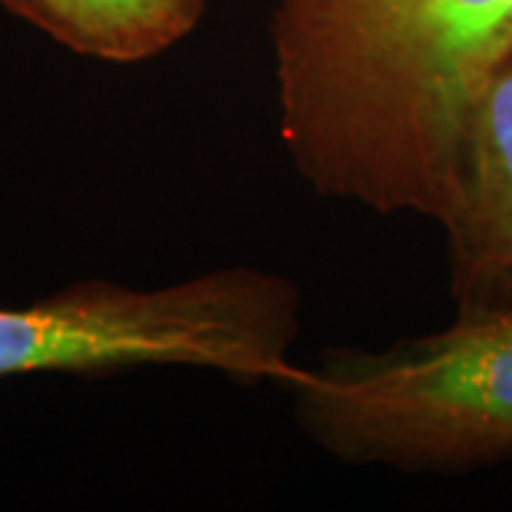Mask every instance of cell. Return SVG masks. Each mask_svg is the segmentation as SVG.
<instances>
[{
	"label": "cell",
	"mask_w": 512,
	"mask_h": 512,
	"mask_svg": "<svg viewBox=\"0 0 512 512\" xmlns=\"http://www.w3.org/2000/svg\"><path fill=\"white\" fill-rule=\"evenodd\" d=\"M279 128L313 191L441 220L512 0H276Z\"/></svg>",
	"instance_id": "6da1fadb"
},
{
	"label": "cell",
	"mask_w": 512,
	"mask_h": 512,
	"mask_svg": "<svg viewBox=\"0 0 512 512\" xmlns=\"http://www.w3.org/2000/svg\"><path fill=\"white\" fill-rule=\"evenodd\" d=\"M302 430L348 464L413 473L512 458V305L384 350H325L288 387Z\"/></svg>",
	"instance_id": "7a4b0ae2"
},
{
	"label": "cell",
	"mask_w": 512,
	"mask_h": 512,
	"mask_svg": "<svg viewBox=\"0 0 512 512\" xmlns=\"http://www.w3.org/2000/svg\"><path fill=\"white\" fill-rule=\"evenodd\" d=\"M299 311L291 279L256 268L151 291L80 282L26 308H0V376L180 365L288 387L302 370L291 359Z\"/></svg>",
	"instance_id": "3957f363"
},
{
	"label": "cell",
	"mask_w": 512,
	"mask_h": 512,
	"mask_svg": "<svg viewBox=\"0 0 512 512\" xmlns=\"http://www.w3.org/2000/svg\"><path fill=\"white\" fill-rule=\"evenodd\" d=\"M450 293L458 313L512 305V55L484 80L470 109L450 200Z\"/></svg>",
	"instance_id": "277c9868"
},
{
	"label": "cell",
	"mask_w": 512,
	"mask_h": 512,
	"mask_svg": "<svg viewBox=\"0 0 512 512\" xmlns=\"http://www.w3.org/2000/svg\"><path fill=\"white\" fill-rule=\"evenodd\" d=\"M77 55L140 63L180 43L208 0H0Z\"/></svg>",
	"instance_id": "5b68a950"
}]
</instances>
